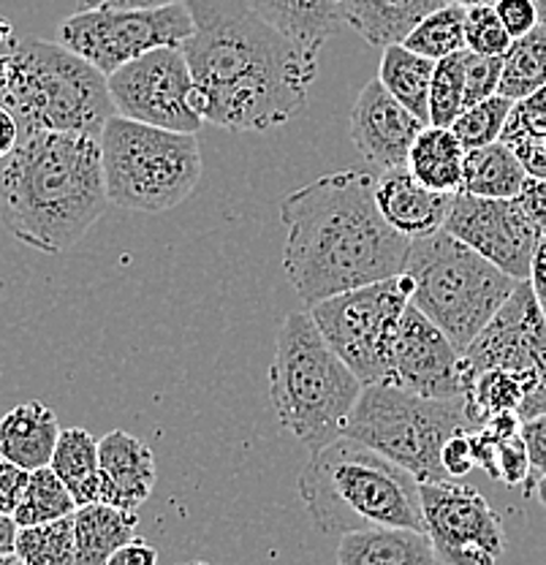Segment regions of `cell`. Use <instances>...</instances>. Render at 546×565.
<instances>
[{"mask_svg": "<svg viewBox=\"0 0 546 565\" xmlns=\"http://www.w3.org/2000/svg\"><path fill=\"white\" fill-rule=\"evenodd\" d=\"M516 202H520L522 210L527 212V217L533 221V226L542 232V237H546V180L527 174V180H525V185H522Z\"/></svg>", "mask_w": 546, "mask_h": 565, "instance_id": "obj_43", "label": "cell"}, {"mask_svg": "<svg viewBox=\"0 0 546 565\" xmlns=\"http://www.w3.org/2000/svg\"><path fill=\"white\" fill-rule=\"evenodd\" d=\"M14 44H17L14 28H11L9 20L0 17V55H9V52L14 50Z\"/></svg>", "mask_w": 546, "mask_h": 565, "instance_id": "obj_49", "label": "cell"}, {"mask_svg": "<svg viewBox=\"0 0 546 565\" xmlns=\"http://www.w3.org/2000/svg\"><path fill=\"white\" fill-rule=\"evenodd\" d=\"M503 57L479 55V52L465 50V109L468 106L495 96L501 87Z\"/></svg>", "mask_w": 546, "mask_h": 565, "instance_id": "obj_37", "label": "cell"}, {"mask_svg": "<svg viewBox=\"0 0 546 565\" xmlns=\"http://www.w3.org/2000/svg\"><path fill=\"white\" fill-rule=\"evenodd\" d=\"M182 3V0H82V9H115V11H142L163 9V6Z\"/></svg>", "mask_w": 546, "mask_h": 565, "instance_id": "obj_45", "label": "cell"}, {"mask_svg": "<svg viewBox=\"0 0 546 565\" xmlns=\"http://www.w3.org/2000/svg\"><path fill=\"white\" fill-rule=\"evenodd\" d=\"M50 468L68 487L76 505L98 503L101 492V468H98V440L87 429H61Z\"/></svg>", "mask_w": 546, "mask_h": 565, "instance_id": "obj_28", "label": "cell"}, {"mask_svg": "<svg viewBox=\"0 0 546 565\" xmlns=\"http://www.w3.org/2000/svg\"><path fill=\"white\" fill-rule=\"evenodd\" d=\"M76 509L79 505H76L68 487L46 465V468L31 470V479H28L20 509L14 511V520L20 527L41 525V522H55L63 520V516H72Z\"/></svg>", "mask_w": 546, "mask_h": 565, "instance_id": "obj_31", "label": "cell"}, {"mask_svg": "<svg viewBox=\"0 0 546 565\" xmlns=\"http://www.w3.org/2000/svg\"><path fill=\"white\" fill-rule=\"evenodd\" d=\"M364 384L334 353L310 313H289L275 338L269 399L280 427L304 449L343 438Z\"/></svg>", "mask_w": 546, "mask_h": 565, "instance_id": "obj_5", "label": "cell"}, {"mask_svg": "<svg viewBox=\"0 0 546 565\" xmlns=\"http://www.w3.org/2000/svg\"><path fill=\"white\" fill-rule=\"evenodd\" d=\"M403 275L410 282V305L460 351L479 338L520 282L446 228L410 239Z\"/></svg>", "mask_w": 546, "mask_h": 565, "instance_id": "obj_7", "label": "cell"}, {"mask_svg": "<svg viewBox=\"0 0 546 565\" xmlns=\"http://www.w3.org/2000/svg\"><path fill=\"white\" fill-rule=\"evenodd\" d=\"M454 193H440L419 182L408 167H397L375 180V204L384 221L408 239L430 237L443 228Z\"/></svg>", "mask_w": 546, "mask_h": 565, "instance_id": "obj_18", "label": "cell"}, {"mask_svg": "<svg viewBox=\"0 0 546 565\" xmlns=\"http://www.w3.org/2000/svg\"><path fill=\"white\" fill-rule=\"evenodd\" d=\"M193 33V14L182 3L163 9H82L61 25V44L111 74L158 46H180Z\"/></svg>", "mask_w": 546, "mask_h": 565, "instance_id": "obj_12", "label": "cell"}, {"mask_svg": "<svg viewBox=\"0 0 546 565\" xmlns=\"http://www.w3.org/2000/svg\"><path fill=\"white\" fill-rule=\"evenodd\" d=\"M492 367L508 370L525 384L522 422L546 414V316L531 280L516 282L506 305L462 351V381Z\"/></svg>", "mask_w": 546, "mask_h": 565, "instance_id": "obj_11", "label": "cell"}, {"mask_svg": "<svg viewBox=\"0 0 546 565\" xmlns=\"http://www.w3.org/2000/svg\"><path fill=\"white\" fill-rule=\"evenodd\" d=\"M0 565H25L17 555H0Z\"/></svg>", "mask_w": 546, "mask_h": 565, "instance_id": "obj_54", "label": "cell"}, {"mask_svg": "<svg viewBox=\"0 0 546 565\" xmlns=\"http://www.w3.org/2000/svg\"><path fill=\"white\" fill-rule=\"evenodd\" d=\"M20 525L11 514H0V555H14Z\"/></svg>", "mask_w": 546, "mask_h": 565, "instance_id": "obj_48", "label": "cell"}, {"mask_svg": "<svg viewBox=\"0 0 546 565\" xmlns=\"http://www.w3.org/2000/svg\"><path fill=\"white\" fill-rule=\"evenodd\" d=\"M544 316H546V308H544Z\"/></svg>", "mask_w": 546, "mask_h": 565, "instance_id": "obj_57", "label": "cell"}, {"mask_svg": "<svg viewBox=\"0 0 546 565\" xmlns=\"http://www.w3.org/2000/svg\"><path fill=\"white\" fill-rule=\"evenodd\" d=\"M449 3H460V6H481V3H490V6H495L497 0H449Z\"/></svg>", "mask_w": 546, "mask_h": 565, "instance_id": "obj_53", "label": "cell"}, {"mask_svg": "<svg viewBox=\"0 0 546 565\" xmlns=\"http://www.w3.org/2000/svg\"><path fill=\"white\" fill-rule=\"evenodd\" d=\"M107 565H158V550L144 539H131L109 557Z\"/></svg>", "mask_w": 546, "mask_h": 565, "instance_id": "obj_44", "label": "cell"}, {"mask_svg": "<svg viewBox=\"0 0 546 565\" xmlns=\"http://www.w3.org/2000/svg\"><path fill=\"white\" fill-rule=\"evenodd\" d=\"M546 85V25L538 22L531 33L514 39L503 55V76L497 93L511 102H525Z\"/></svg>", "mask_w": 546, "mask_h": 565, "instance_id": "obj_29", "label": "cell"}, {"mask_svg": "<svg viewBox=\"0 0 546 565\" xmlns=\"http://www.w3.org/2000/svg\"><path fill=\"white\" fill-rule=\"evenodd\" d=\"M408 305L410 282L400 273L395 278L321 299L310 305L308 313L334 353L354 370L364 386H370L389 384L392 351Z\"/></svg>", "mask_w": 546, "mask_h": 565, "instance_id": "obj_10", "label": "cell"}, {"mask_svg": "<svg viewBox=\"0 0 546 565\" xmlns=\"http://www.w3.org/2000/svg\"><path fill=\"white\" fill-rule=\"evenodd\" d=\"M0 104L17 117L20 137L68 131L101 139L109 117L117 115L107 74L68 46L44 39H17Z\"/></svg>", "mask_w": 546, "mask_h": 565, "instance_id": "obj_6", "label": "cell"}, {"mask_svg": "<svg viewBox=\"0 0 546 565\" xmlns=\"http://www.w3.org/2000/svg\"><path fill=\"white\" fill-rule=\"evenodd\" d=\"M522 104H525L527 109L538 111V115H544V117H546V85L542 87V90L533 93V96H527L525 102H522Z\"/></svg>", "mask_w": 546, "mask_h": 565, "instance_id": "obj_50", "label": "cell"}, {"mask_svg": "<svg viewBox=\"0 0 546 565\" xmlns=\"http://www.w3.org/2000/svg\"><path fill=\"white\" fill-rule=\"evenodd\" d=\"M465 14L468 9L460 3H446L430 17L419 22L410 31L408 39L403 41L408 50L419 52V55L430 57V61H443V57L454 55V52L468 50L465 44Z\"/></svg>", "mask_w": 546, "mask_h": 565, "instance_id": "obj_30", "label": "cell"}, {"mask_svg": "<svg viewBox=\"0 0 546 565\" xmlns=\"http://www.w3.org/2000/svg\"><path fill=\"white\" fill-rule=\"evenodd\" d=\"M115 111L167 131L196 134L204 117L193 109V74L182 46H158L107 76Z\"/></svg>", "mask_w": 546, "mask_h": 565, "instance_id": "obj_13", "label": "cell"}, {"mask_svg": "<svg viewBox=\"0 0 546 565\" xmlns=\"http://www.w3.org/2000/svg\"><path fill=\"white\" fill-rule=\"evenodd\" d=\"M443 228L514 280L531 278L533 253L542 232L533 226L516 196L486 199L465 191L454 193Z\"/></svg>", "mask_w": 546, "mask_h": 565, "instance_id": "obj_15", "label": "cell"}, {"mask_svg": "<svg viewBox=\"0 0 546 565\" xmlns=\"http://www.w3.org/2000/svg\"><path fill=\"white\" fill-rule=\"evenodd\" d=\"M425 128L427 122L405 109L378 76L362 87L351 109V141L364 161L381 172L405 167L410 147Z\"/></svg>", "mask_w": 546, "mask_h": 565, "instance_id": "obj_17", "label": "cell"}, {"mask_svg": "<svg viewBox=\"0 0 546 565\" xmlns=\"http://www.w3.org/2000/svg\"><path fill=\"white\" fill-rule=\"evenodd\" d=\"M514 104L516 102L495 93V96L484 98V102L468 106V109L451 122V131H454V137L462 141L465 150H475V147H486L492 145V141H501V134L503 128H506V120L511 109H514Z\"/></svg>", "mask_w": 546, "mask_h": 565, "instance_id": "obj_35", "label": "cell"}, {"mask_svg": "<svg viewBox=\"0 0 546 565\" xmlns=\"http://www.w3.org/2000/svg\"><path fill=\"white\" fill-rule=\"evenodd\" d=\"M28 479H31V470L9 462V459H0V514L14 516L22 503V494H25Z\"/></svg>", "mask_w": 546, "mask_h": 565, "instance_id": "obj_41", "label": "cell"}, {"mask_svg": "<svg viewBox=\"0 0 546 565\" xmlns=\"http://www.w3.org/2000/svg\"><path fill=\"white\" fill-rule=\"evenodd\" d=\"M490 429V427H486ZM501 440V457H497V481L508 487H520L531 479V457H527V446L522 433L514 435H501L495 433Z\"/></svg>", "mask_w": 546, "mask_h": 565, "instance_id": "obj_38", "label": "cell"}, {"mask_svg": "<svg viewBox=\"0 0 546 565\" xmlns=\"http://www.w3.org/2000/svg\"><path fill=\"white\" fill-rule=\"evenodd\" d=\"M389 384L432 399L462 397V351L414 305L400 318Z\"/></svg>", "mask_w": 546, "mask_h": 565, "instance_id": "obj_16", "label": "cell"}, {"mask_svg": "<svg viewBox=\"0 0 546 565\" xmlns=\"http://www.w3.org/2000/svg\"><path fill=\"white\" fill-rule=\"evenodd\" d=\"M61 424L50 405L31 399L0 416V459L25 470L46 468L55 455Z\"/></svg>", "mask_w": 546, "mask_h": 565, "instance_id": "obj_21", "label": "cell"}, {"mask_svg": "<svg viewBox=\"0 0 546 565\" xmlns=\"http://www.w3.org/2000/svg\"><path fill=\"white\" fill-rule=\"evenodd\" d=\"M531 286L536 299L542 302V308H546V237L538 239L536 253H533V264H531Z\"/></svg>", "mask_w": 546, "mask_h": 565, "instance_id": "obj_46", "label": "cell"}, {"mask_svg": "<svg viewBox=\"0 0 546 565\" xmlns=\"http://www.w3.org/2000/svg\"><path fill=\"white\" fill-rule=\"evenodd\" d=\"M107 207L101 139L87 134H25L0 172V223L33 250H68Z\"/></svg>", "mask_w": 546, "mask_h": 565, "instance_id": "obj_3", "label": "cell"}, {"mask_svg": "<svg viewBox=\"0 0 546 565\" xmlns=\"http://www.w3.org/2000/svg\"><path fill=\"white\" fill-rule=\"evenodd\" d=\"M191 565H210V563H191Z\"/></svg>", "mask_w": 546, "mask_h": 565, "instance_id": "obj_56", "label": "cell"}, {"mask_svg": "<svg viewBox=\"0 0 546 565\" xmlns=\"http://www.w3.org/2000/svg\"><path fill=\"white\" fill-rule=\"evenodd\" d=\"M449 0H343L345 25L354 28L367 44H403L425 17Z\"/></svg>", "mask_w": 546, "mask_h": 565, "instance_id": "obj_23", "label": "cell"}, {"mask_svg": "<svg viewBox=\"0 0 546 565\" xmlns=\"http://www.w3.org/2000/svg\"><path fill=\"white\" fill-rule=\"evenodd\" d=\"M14 555L25 565H76L74 514L20 527Z\"/></svg>", "mask_w": 546, "mask_h": 565, "instance_id": "obj_32", "label": "cell"}, {"mask_svg": "<svg viewBox=\"0 0 546 565\" xmlns=\"http://www.w3.org/2000/svg\"><path fill=\"white\" fill-rule=\"evenodd\" d=\"M248 6L310 61H319L326 41L345 25L343 0H248Z\"/></svg>", "mask_w": 546, "mask_h": 565, "instance_id": "obj_20", "label": "cell"}, {"mask_svg": "<svg viewBox=\"0 0 546 565\" xmlns=\"http://www.w3.org/2000/svg\"><path fill=\"white\" fill-rule=\"evenodd\" d=\"M536 498H538V503H542L546 509V473L538 476V479H536Z\"/></svg>", "mask_w": 546, "mask_h": 565, "instance_id": "obj_52", "label": "cell"}, {"mask_svg": "<svg viewBox=\"0 0 546 565\" xmlns=\"http://www.w3.org/2000/svg\"><path fill=\"white\" fill-rule=\"evenodd\" d=\"M527 172L506 141H492L465 152L462 191L486 199H514L525 185Z\"/></svg>", "mask_w": 546, "mask_h": 565, "instance_id": "obj_26", "label": "cell"}, {"mask_svg": "<svg viewBox=\"0 0 546 565\" xmlns=\"http://www.w3.org/2000/svg\"><path fill=\"white\" fill-rule=\"evenodd\" d=\"M432 71H436V61L408 50L405 44L386 46L384 55H381L378 79L405 109L414 111L427 126H430Z\"/></svg>", "mask_w": 546, "mask_h": 565, "instance_id": "obj_27", "label": "cell"}, {"mask_svg": "<svg viewBox=\"0 0 546 565\" xmlns=\"http://www.w3.org/2000/svg\"><path fill=\"white\" fill-rule=\"evenodd\" d=\"M17 145H20V122H17V117L0 104V161L9 158Z\"/></svg>", "mask_w": 546, "mask_h": 565, "instance_id": "obj_47", "label": "cell"}, {"mask_svg": "<svg viewBox=\"0 0 546 565\" xmlns=\"http://www.w3.org/2000/svg\"><path fill=\"white\" fill-rule=\"evenodd\" d=\"M465 147L451 128L427 126L410 147L405 167L419 182L440 193H460L465 177Z\"/></svg>", "mask_w": 546, "mask_h": 565, "instance_id": "obj_25", "label": "cell"}, {"mask_svg": "<svg viewBox=\"0 0 546 565\" xmlns=\"http://www.w3.org/2000/svg\"><path fill=\"white\" fill-rule=\"evenodd\" d=\"M193 33L182 52L193 74V109L234 134H267L308 104L319 61L304 57L248 0H185Z\"/></svg>", "mask_w": 546, "mask_h": 565, "instance_id": "obj_1", "label": "cell"}, {"mask_svg": "<svg viewBox=\"0 0 546 565\" xmlns=\"http://www.w3.org/2000/svg\"><path fill=\"white\" fill-rule=\"evenodd\" d=\"M98 468H101L98 503L139 511L156 490V457L150 446L126 429H111L98 440Z\"/></svg>", "mask_w": 546, "mask_h": 565, "instance_id": "obj_19", "label": "cell"}, {"mask_svg": "<svg viewBox=\"0 0 546 565\" xmlns=\"http://www.w3.org/2000/svg\"><path fill=\"white\" fill-rule=\"evenodd\" d=\"M101 158L109 204L147 215L178 207L204 174L196 134L167 131L120 115L104 126Z\"/></svg>", "mask_w": 546, "mask_h": 565, "instance_id": "obj_8", "label": "cell"}, {"mask_svg": "<svg viewBox=\"0 0 546 565\" xmlns=\"http://www.w3.org/2000/svg\"><path fill=\"white\" fill-rule=\"evenodd\" d=\"M465 44L468 50L479 52V55L503 57L508 52V46L514 44V39H511L506 28H503L495 6L481 3V6H468Z\"/></svg>", "mask_w": 546, "mask_h": 565, "instance_id": "obj_36", "label": "cell"}, {"mask_svg": "<svg viewBox=\"0 0 546 565\" xmlns=\"http://www.w3.org/2000/svg\"><path fill=\"white\" fill-rule=\"evenodd\" d=\"M522 438L531 457V479H538L546 473V414L522 422Z\"/></svg>", "mask_w": 546, "mask_h": 565, "instance_id": "obj_42", "label": "cell"}, {"mask_svg": "<svg viewBox=\"0 0 546 565\" xmlns=\"http://www.w3.org/2000/svg\"><path fill=\"white\" fill-rule=\"evenodd\" d=\"M538 6V20H542V25H546V0H536Z\"/></svg>", "mask_w": 546, "mask_h": 565, "instance_id": "obj_55", "label": "cell"}, {"mask_svg": "<svg viewBox=\"0 0 546 565\" xmlns=\"http://www.w3.org/2000/svg\"><path fill=\"white\" fill-rule=\"evenodd\" d=\"M457 429H475L462 397L432 399L395 384H370L362 388L345 435L395 459L421 484L449 479L440 465V449Z\"/></svg>", "mask_w": 546, "mask_h": 565, "instance_id": "obj_9", "label": "cell"}, {"mask_svg": "<svg viewBox=\"0 0 546 565\" xmlns=\"http://www.w3.org/2000/svg\"><path fill=\"white\" fill-rule=\"evenodd\" d=\"M137 511L109 503H87L74 511L76 565H107L109 557L137 539Z\"/></svg>", "mask_w": 546, "mask_h": 565, "instance_id": "obj_24", "label": "cell"}, {"mask_svg": "<svg viewBox=\"0 0 546 565\" xmlns=\"http://www.w3.org/2000/svg\"><path fill=\"white\" fill-rule=\"evenodd\" d=\"M495 11L511 39H522L542 22L538 20L536 0H497Z\"/></svg>", "mask_w": 546, "mask_h": 565, "instance_id": "obj_40", "label": "cell"}, {"mask_svg": "<svg viewBox=\"0 0 546 565\" xmlns=\"http://www.w3.org/2000/svg\"><path fill=\"white\" fill-rule=\"evenodd\" d=\"M378 177L345 169L286 193L283 269L304 305L403 273L410 239L375 204Z\"/></svg>", "mask_w": 546, "mask_h": 565, "instance_id": "obj_2", "label": "cell"}, {"mask_svg": "<svg viewBox=\"0 0 546 565\" xmlns=\"http://www.w3.org/2000/svg\"><path fill=\"white\" fill-rule=\"evenodd\" d=\"M338 565H438V557L421 530L373 527L340 535Z\"/></svg>", "mask_w": 546, "mask_h": 565, "instance_id": "obj_22", "label": "cell"}, {"mask_svg": "<svg viewBox=\"0 0 546 565\" xmlns=\"http://www.w3.org/2000/svg\"><path fill=\"white\" fill-rule=\"evenodd\" d=\"M6 82H9V55H0V93H3Z\"/></svg>", "mask_w": 546, "mask_h": 565, "instance_id": "obj_51", "label": "cell"}, {"mask_svg": "<svg viewBox=\"0 0 546 565\" xmlns=\"http://www.w3.org/2000/svg\"><path fill=\"white\" fill-rule=\"evenodd\" d=\"M425 530L438 563L495 565L506 552V530L497 511L475 487L462 481H421Z\"/></svg>", "mask_w": 546, "mask_h": 565, "instance_id": "obj_14", "label": "cell"}, {"mask_svg": "<svg viewBox=\"0 0 546 565\" xmlns=\"http://www.w3.org/2000/svg\"><path fill=\"white\" fill-rule=\"evenodd\" d=\"M465 111V50L436 63L430 85V126L451 128Z\"/></svg>", "mask_w": 546, "mask_h": 565, "instance_id": "obj_34", "label": "cell"}, {"mask_svg": "<svg viewBox=\"0 0 546 565\" xmlns=\"http://www.w3.org/2000/svg\"><path fill=\"white\" fill-rule=\"evenodd\" d=\"M297 487L310 522L324 535L373 527L427 533L419 479L351 435L313 451Z\"/></svg>", "mask_w": 546, "mask_h": 565, "instance_id": "obj_4", "label": "cell"}, {"mask_svg": "<svg viewBox=\"0 0 546 565\" xmlns=\"http://www.w3.org/2000/svg\"><path fill=\"white\" fill-rule=\"evenodd\" d=\"M471 433L473 429H457L440 449V465H443V473L449 479H465L475 468Z\"/></svg>", "mask_w": 546, "mask_h": 565, "instance_id": "obj_39", "label": "cell"}, {"mask_svg": "<svg viewBox=\"0 0 546 565\" xmlns=\"http://www.w3.org/2000/svg\"><path fill=\"white\" fill-rule=\"evenodd\" d=\"M501 141H506L531 177L546 180V117L516 102L511 109Z\"/></svg>", "mask_w": 546, "mask_h": 565, "instance_id": "obj_33", "label": "cell"}]
</instances>
